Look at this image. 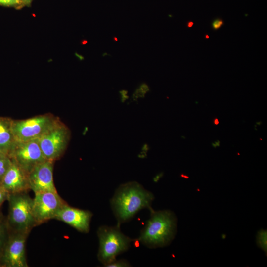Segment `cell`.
Returning <instances> with one entry per match:
<instances>
[{
  "label": "cell",
  "mask_w": 267,
  "mask_h": 267,
  "mask_svg": "<svg viewBox=\"0 0 267 267\" xmlns=\"http://www.w3.org/2000/svg\"><path fill=\"white\" fill-rule=\"evenodd\" d=\"M97 235L99 242L97 257L105 267L116 260L117 256L127 251L133 241L121 231L119 225L100 226Z\"/></svg>",
  "instance_id": "277c9868"
},
{
  "label": "cell",
  "mask_w": 267,
  "mask_h": 267,
  "mask_svg": "<svg viewBox=\"0 0 267 267\" xmlns=\"http://www.w3.org/2000/svg\"><path fill=\"white\" fill-rule=\"evenodd\" d=\"M8 222L13 232L28 234L36 225L32 199L26 192L8 194Z\"/></svg>",
  "instance_id": "3957f363"
},
{
  "label": "cell",
  "mask_w": 267,
  "mask_h": 267,
  "mask_svg": "<svg viewBox=\"0 0 267 267\" xmlns=\"http://www.w3.org/2000/svg\"><path fill=\"white\" fill-rule=\"evenodd\" d=\"M129 263L125 260H115L113 262L108 264L105 267H129Z\"/></svg>",
  "instance_id": "e0dca14e"
},
{
  "label": "cell",
  "mask_w": 267,
  "mask_h": 267,
  "mask_svg": "<svg viewBox=\"0 0 267 267\" xmlns=\"http://www.w3.org/2000/svg\"><path fill=\"white\" fill-rule=\"evenodd\" d=\"M27 234L13 232L6 240L0 256V266L27 267L25 242Z\"/></svg>",
  "instance_id": "9c48e42d"
},
{
  "label": "cell",
  "mask_w": 267,
  "mask_h": 267,
  "mask_svg": "<svg viewBox=\"0 0 267 267\" xmlns=\"http://www.w3.org/2000/svg\"><path fill=\"white\" fill-rule=\"evenodd\" d=\"M19 0H0V4L4 5H14L18 2Z\"/></svg>",
  "instance_id": "ffe728a7"
},
{
  "label": "cell",
  "mask_w": 267,
  "mask_h": 267,
  "mask_svg": "<svg viewBox=\"0 0 267 267\" xmlns=\"http://www.w3.org/2000/svg\"><path fill=\"white\" fill-rule=\"evenodd\" d=\"M24 0L25 1H29L30 0Z\"/></svg>",
  "instance_id": "4316f807"
},
{
  "label": "cell",
  "mask_w": 267,
  "mask_h": 267,
  "mask_svg": "<svg viewBox=\"0 0 267 267\" xmlns=\"http://www.w3.org/2000/svg\"><path fill=\"white\" fill-rule=\"evenodd\" d=\"M150 210L151 216L137 239L149 248L167 245L175 234L176 221L174 214L168 210Z\"/></svg>",
  "instance_id": "7a4b0ae2"
},
{
  "label": "cell",
  "mask_w": 267,
  "mask_h": 267,
  "mask_svg": "<svg viewBox=\"0 0 267 267\" xmlns=\"http://www.w3.org/2000/svg\"><path fill=\"white\" fill-rule=\"evenodd\" d=\"M139 89L144 93L149 90V87L146 84H142Z\"/></svg>",
  "instance_id": "44dd1931"
},
{
  "label": "cell",
  "mask_w": 267,
  "mask_h": 267,
  "mask_svg": "<svg viewBox=\"0 0 267 267\" xmlns=\"http://www.w3.org/2000/svg\"><path fill=\"white\" fill-rule=\"evenodd\" d=\"M257 243L260 247L267 252V231L261 230L258 233Z\"/></svg>",
  "instance_id": "2e32d148"
},
{
  "label": "cell",
  "mask_w": 267,
  "mask_h": 267,
  "mask_svg": "<svg viewBox=\"0 0 267 267\" xmlns=\"http://www.w3.org/2000/svg\"><path fill=\"white\" fill-rule=\"evenodd\" d=\"M194 25L193 22L189 21L187 23V27L188 28L192 27Z\"/></svg>",
  "instance_id": "603a6c76"
},
{
  "label": "cell",
  "mask_w": 267,
  "mask_h": 267,
  "mask_svg": "<svg viewBox=\"0 0 267 267\" xmlns=\"http://www.w3.org/2000/svg\"><path fill=\"white\" fill-rule=\"evenodd\" d=\"M53 161L45 160L37 165L28 173L30 189L34 193L52 192L57 193L53 177Z\"/></svg>",
  "instance_id": "30bf717a"
},
{
  "label": "cell",
  "mask_w": 267,
  "mask_h": 267,
  "mask_svg": "<svg viewBox=\"0 0 267 267\" xmlns=\"http://www.w3.org/2000/svg\"><path fill=\"white\" fill-rule=\"evenodd\" d=\"M57 118L49 114L21 120H11V130L16 142L37 139L52 127Z\"/></svg>",
  "instance_id": "5b68a950"
},
{
  "label": "cell",
  "mask_w": 267,
  "mask_h": 267,
  "mask_svg": "<svg viewBox=\"0 0 267 267\" xmlns=\"http://www.w3.org/2000/svg\"><path fill=\"white\" fill-rule=\"evenodd\" d=\"M66 203L58 193L44 192L35 193L32 211L35 224L54 219L59 210Z\"/></svg>",
  "instance_id": "ba28073f"
},
{
  "label": "cell",
  "mask_w": 267,
  "mask_h": 267,
  "mask_svg": "<svg viewBox=\"0 0 267 267\" xmlns=\"http://www.w3.org/2000/svg\"><path fill=\"white\" fill-rule=\"evenodd\" d=\"M220 144V142L219 140H217L216 141H215L214 143H212V145L214 147L216 148V147L219 146Z\"/></svg>",
  "instance_id": "7402d4cb"
},
{
  "label": "cell",
  "mask_w": 267,
  "mask_h": 267,
  "mask_svg": "<svg viewBox=\"0 0 267 267\" xmlns=\"http://www.w3.org/2000/svg\"><path fill=\"white\" fill-rule=\"evenodd\" d=\"M9 157L28 174L38 164L46 160L38 139L16 142Z\"/></svg>",
  "instance_id": "52a82bcc"
},
{
  "label": "cell",
  "mask_w": 267,
  "mask_h": 267,
  "mask_svg": "<svg viewBox=\"0 0 267 267\" xmlns=\"http://www.w3.org/2000/svg\"><path fill=\"white\" fill-rule=\"evenodd\" d=\"M70 130L58 120L38 139L43 154L47 160L54 161L64 152L70 139Z\"/></svg>",
  "instance_id": "8992f818"
},
{
  "label": "cell",
  "mask_w": 267,
  "mask_h": 267,
  "mask_svg": "<svg viewBox=\"0 0 267 267\" xmlns=\"http://www.w3.org/2000/svg\"><path fill=\"white\" fill-rule=\"evenodd\" d=\"M11 162L9 156L0 154V183Z\"/></svg>",
  "instance_id": "5bb4252c"
},
{
  "label": "cell",
  "mask_w": 267,
  "mask_h": 267,
  "mask_svg": "<svg viewBox=\"0 0 267 267\" xmlns=\"http://www.w3.org/2000/svg\"><path fill=\"white\" fill-rule=\"evenodd\" d=\"M92 216L90 211L74 208L66 203L59 210L54 219L64 222L80 232L87 233L89 230Z\"/></svg>",
  "instance_id": "8fae6325"
},
{
  "label": "cell",
  "mask_w": 267,
  "mask_h": 267,
  "mask_svg": "<svg viewBox=\"0 0 267 267\" xmlns=\"http://www.w3.org/2000/svg\"><path fill=\"white\" fill-rule=\"evenodd\" d=\"M205 38H206V39H208V38H209V36L208 35L206 34V35H205Z\"/></svg>",
  "instance_id": "d4e9b609"
},
{
  "label": "cell",
  "mask_w": 267,
  "mask_h": 267,
  "mask_svg": "<svg viewBox=\"0 0 267 267\" xmlns=\"http://www.w3.org/2000/svg\"><path fill=\"white\" fill-rule=\"evenodd\" d=\"M153 194L136 181L121 185L111 200V205L118 225L128 221L144 208L151 210Z\"/></svg>",
  "instance_id": "6da1fadb"
},
{
  "label": "cell",
  "mask_w": 267,
  "mask_h": 267,
  "mask_svg": "<svg viewBox=\"0 0 267 267\" xmlns=\"http://www.w3.org/2000/svg\"><path fill=\"white\" fill-rule=\"evenodd\" d=\"M11 161L0 185L8 194L26 192L30 189L28 174L14 161Z\"/></svg>",
  "instance_id": "7c38bea8"
},
{
  "label": "cell",
  "mask_w": 267,
  "mask_h": 267,
  "mask_svg": "<svg viewBox=\"0 0 267 267\" xmlns=\"http://www.w3.org/2000/svg\"><path fill=\"white\" fill-rule=\"evenodd\" d=\"M214 124L215 125H217L218 124H219V120L217 118H215L214 120Z\"/></svg>",
  "instance_id": "cb8c5ba5"
},
{
  "label": "cell",
  "mask_w": 267,
  "mask_h": 267,
  "mask_svg": "<svg viewBox=\"0 0 267 267\" xmlns=\"http://www.w3.org/2000/svg\"><path fill=\"white\" fill-rule=\"evenodd\" d=\"M7 238L6 236V226L4 223L0 222V256Z\"/></svg>",
  "instance_id": "9a60e30c"
},
{
  "label": "cell",
  "mask_w": 267,
  "mask_h": 267,
  "mask_svg": "<svg viewBox=\"0 0 267 267\" xmlns=\"http://www.w3.org/2000/svg\"><path fill=\"white\" fill-rule=\"evenodd\" d=\"M113 40L115 41H118V39L116 37H113Z\"/></svg>",
  "instance_id": "484cf974"
},
{
  "label": "cell",
  "mask_w": 267,
  "mask_h": 267,
  "mask_svg": "<svg viewBox=\"0 0 267 267\" xmlns=\"http://www.w3.org/2000/svg\"><path fill=\"white\" fill-rule=\"evenodd\" d=\"M11 123V120L0 118V154L8 156L16 142Z\"/></svg>",
  "instance_id": "4fadbf2b"
},
{
  "label": "cell",
  "mask_w": 267,
  "mask_h": 267,
  "mask_svg": "<svg viewBox=\"0 0 267 267\" xmlns=\"http://www.w3.org/2000/svg\"><path fill=\"white\" fill-rule=\"evenodd\" d=\"M224 24V21L222 18H216L211 23V27L213 30L216 31L220 29Z\"/></svg>",
  "instance_id": "ac0fdd59"
},
{
  "label": "cell",
  "mask_w": 267,
  "mask_h": 267,
  "mask_svg": "<svg viewBox=\"0 0 267 267\" xmlns=\"http://www.w3.org/2000/svg\"><path fill=\"white\" fill-rule=\"evenodd\" d=\"M8 193L0 185V206L1 204L7 199Z\"/></svg>",
  "instance_id": "d6986e66"
}]
</instances>
